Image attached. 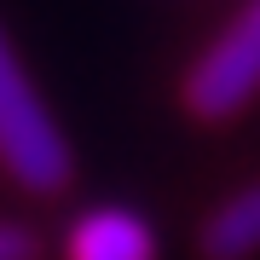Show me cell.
I'll use <instances>...</instances> for the list:
<instances>
[{
	"instance_id": "obj_3",
	"label": "cell",
	"mask_w": 260,
	"mask_h": 260,
	"mask_svg": "<svg viewBox=\"0 0 260 260\" xmlns=\"http://www.w3.org/2000/svg\"><path fill=\"white\" fill-rule=\"evenodd\" d=\"M64 260H156V232L133 208H87L64 237Z\"/></svg>"
},
{
	"instance_id": "obj_1",
	"label": "cell",
	"mask_w": 260,
	"mask_h": 260,
	"mask_svg": "<svg viewBox=\"0 0 260 260\" xmlns=\"http://www.w3.org/2000/svg\"><path fill=\"white\" fill-rule=\"evenodd\" d=\"M0 168H6L23 191H35V197L64 191L70 168H75L64 127L52 121L47 99L29 81L18 47L6 41V29H0Z\"/></svg>"
},
{
	"instance_id": "obj_2",
	"label": "cell",
	"mask_w": 260,
	"mask_h": 260,
	"mask_svg": "<svg viewBox=\"0 0 260 260\" xmlns=\"http://www.w3.org/2000/svg\"><path fill=\"white\" fill-rule=\"evenodd\" d=\"M260 99V0H243V12L203 47L185 75V104L203 121H225Z\"/></svg>"
},
{
	"instance_id": "obj_4",
	"label": "cell",
	"mask_w": 260,
	"mask_h": 260,
	"mask_svg": "<svg viewBox=\"0 0 260 260\" xmlns=\"http://www.w3.org/2000/svg\"><path fill=\"white\" fill-rule=\"evenodd\" d=\"M203 254L208 260H254L260 254V185H243L203 220Z\"/></svg>"
},
{
	"instance_id": "obj_5",
	"label": "cell",
	"mask_w": 260,
	"mask_h": 260,
	"mask_svg": "<svg viewBox=\"0 0 260 260\" xmlns=\"http://www.w3.org/2000/svg\"><path fill=\"white\" fill-rule=\"evenodd\" d=\"M0 260H35V237H29L23 225L0 220Z\"/></svg>"
}]
</instances>
